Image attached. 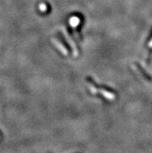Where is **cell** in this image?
<instances>
[{
	"label": "cell",
	"instance_id": "cell-1",
	"mask_svg": "<svg viewBox=\"0 0 152 153\" xmlns=\"http://www.w3.org/2000/svg\"><path fill=\"white\" fill-rule=\"evenodd\" d=\"M53 41H54V44H55V45H56V46L58 47V48H59L60 51H61V52L63 53V54H65V55H68V51H67L66 49H65V48H63L62 45H61V44L60 43H59V42L58 41V40H55V39H53Z\"/></svg>",
	"mask_w": 152,
	"mask_h": 153
},
{
	"label": "cell",
	"instance_id": "cell-2",
	"mask_svg": "<svg viewBox=\"0 0 152 153\" xmlns=\"http://www.w3.org/2000/svg\"><path fill=\"white\" fill-rule=\"evenodd\" d=\"M79 19L78 18V17H73L70 20H69V23H70V25L72 27L75 28V27H77L79 25Z\"/></svg>",
	"mask_w": 152,
	"mask_h": 153
},
{
	"label": "cell",
	"instance_id": "cell-3",
	"mask_svg": "<svg viewBox=\"0 0 152 153\" xmlns=\"http://www.w3.org/2000/svg\"><path fill=\"white\" fill-rule=\"evenodd\" d=\"M148 47L151 48H152V40L149 42V44H148Z\"/></svg>",
	"mask_w": 152,
	"mask_h": 153
}]
</instances>
